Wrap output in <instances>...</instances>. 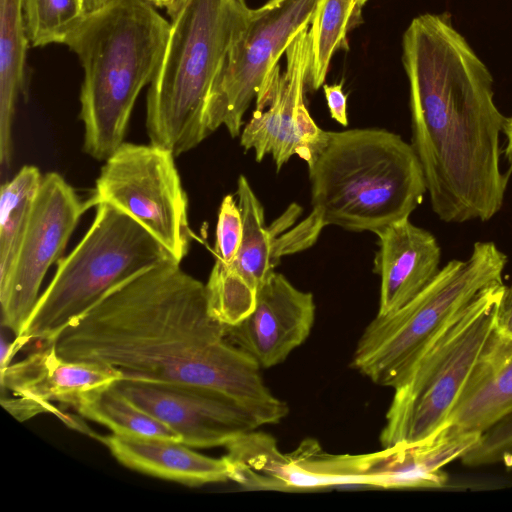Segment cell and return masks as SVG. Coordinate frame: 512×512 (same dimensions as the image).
Here are the masks:
<instances>
[{
    "instance_id": "obj_14",
    "label": "cell",
    "mask_w": 512,
    "mask_h": 512,
    "mask_svg": "<svg viewBox=\"0 0 512 512\" xmlns=\"http://www.w3.org/2000/svg\"><path fill=\"white\" fill-rule=\"evenodd\" d=\"M315 314L312 293L299 290L274 271L258 289L254 310L241 322L226 327L227 337L261 368H271L306 341Z\"/></svg>"
},
{
    "instance_id": "obj_8",
    "label": "cell",
    "mask_w": 512,
    "mask_h": 512,
    "mask_svg": "<svg viewBox=\"0 0 512 512\" xmlns=\"http://www.w3.org/2000/svg\"><path fill=\"white\" fill-rule=\"evenodd\" d=\"M504 283L485 288L422 351L394 394L382 447L420 442L446 422L496 328Z\"/></svg>"
},
{
    "instance_id": "obj_22",
    "label": "cell",
    "mask_w": 512,
    "mask_h": 512,
    "mask_svg": "<svg viewBox=\"0 0 512 512\" xmlns=\"http://www.w3.org/2000/svg\"><path fill=\"white\" fill-rule=\"evenodd\" d=\"M225 448L233 482L251 490L293 491L291 453H282L273 436L253 430Z\"/></svg>"
},
{
    "instance_id": "obj_24",
    "label": "cell",
    "mask_w": 512,
    "mask_h": 512,
    "mask_svg": "<svg viewBox=\"0 0 512 512\" xmlns=\"http://www.w3.org/2000/svg\"><path fill=\"white\" fill-rule=\"evenodd\" d=\"M357 0H318L309 23L311 62L307 85L318 90L325 84L334 54L347 50V34L361 15Z\"/></svg>"
},
{
    "instance_id": "obj_1",
    "label": "cell",
    "mask_w": 512,
    "mask_h": 512,
    "mask_svg": "<svg viewBox=\"0 0 512 512\" xmlns=\"http://www.w3.org/2000/svg\"><path fill=\"white\" fill-rule=\"evenodd\" d=\"M226 327L209 311L205 284L172 258L110 289L51 341L65 360L107 368L123 380L213 390L261 425L280 422L287 403Z\"/></svg>"
},
{
    "instance_id": "obj_11",
    "label": "cell",
    "mask_w": 512,
    "mask_h": 512,
    "mask_svg": "<svg viewBox=\"0 0 512 512\" xmlns=\"http://www.w3.org/2000/svg\"><path fill=\"white\" fill-rule=\"evenodd\" d=\"M285 56L284 71L277 64L270 72L240 134L244 150H253L257 162L271 155L277 172L294 155L308 164L326 137L304 102L311 62L309 25L293 38Z\"/></svg>"
},
{
    "instance_id": "obj_30",
    "label": "cell",
    "mask_w": 512,
    "mask_h": 512,
    "mask_svg": "<svg viewBox=\"0 0 512 512\" xmlns=\"http://www.w3.org/2000/svg\"><path fill=\"white\" fill-rule=\"evenodd\" d=\"M323 91L331 118L342 126H347V95L343 92L342 83L324 84Z\"/></svg>"
},
{
    "instance_id": "obj_25",
    "label": "cell",
    "mask_w": 512,
    "mask_h": 512,
    "mask_svg": "<svg viewBox=\"0 0 512 512\" xmlns=\"http://www.w3.org/2000/svg\"><path fill=\"white\" fill-rule=\"evenodd\" d=\"M42 178L37 167L27 165L1 186L0 286L6 282L17 257Z\"/></svg>"
},
{
    "instance_id": "obj_26",
    "label": "cell",
    "mask_w": 512,
    "mask_h": 512,
    "mask_svg": "<svg viewBox=\"0 0 512 512\" xmlns=\"http://www.w3.org/2000/svg\"><path fill=\"white\" fill-rule=\"evenodd\" d=\"M205 286L211 315L226 326L241 322L255 308L258 290L219 260Z\"/></svg>"
},
{
    "instance_id": "obj_32",
    "label": "cell",
    "mask_w": 512,
    "mask_h": 512,
    "mask_svg": "<svg viewBox=\"0 0 512 512\" xmlns=\"http://www.w3.org/2000/svg\"><path fill=\"white\" fill-rule=\"evenodd\" d=\"M22 349L20 342L15 338L12 342H7L2 336L1 340V357L0 372L5 370L12 363L13 357Z\"/></svg>"
},
{
    "instance_id": "obj_37",
    "label": "cell",
    "mask_w": 512,
    "mask_h": 512,
    "mask_svg": "<svg viewBox=\"0 0 512 512\" xmlns=\"http://www.w3.org/2000/svg\"><path fill=\"white\" fill-rule=\"evenodd\" d=\"M367 1H368V0H357V3H358V5H359V7H360V8H362V7L365 5V3H366Z\"/></svg>"
},
{
    "instance_id": "obj_21",
    "label": "cell",
    "mask_w": 512,
    "mask_h": 512,
    "mask_svg": "<svg viewBox=\"0 0 512 512\" xmlns=\"http://www.w3.org/2000/svg\"><path fill=\"white\" fill-rule=\"evenodd\" d=\"M29 39L22 0H0V165L12 160V127L16 105L26 91Z\"/></svg>"
},
{
    "instance_id": "obj_34",
    "label": "cell",
    "mask_w": 512,
    "mask_h": 512,
    "mask_svg": "<svg viewBox=\"0 0 512 512\" xmlns=\"http://www.w3.org/2000/svg\"><path fill=\"white\" fill-rule=\"evenodd\" d=\"M188 0H167L166 2V12L168 16L173 19L183 8Z\"/></svg>"
},
{
    "instance_id": "obj_36",
    "label": "cell",
    "mask_w": 512,
    "mask_h": 512,
    "mask_svg": "<svg viewBox=\"0 0 512 512\" xmlns=\"http://www.w3.org/2000/svg\"><path fill=\"white\" fill-rule=\"evenodd\" d=\"M156 7L165 8L167 0H147Z\"/></svg>"
},
{
    "instance_id": "obj_10",
    "label": "cell",
    "mask_w": 512,
    "mask_h": 512,
    "mask_svg": "<svg viewBox=\"0 0 512 512\" xmlns=\"http://www.w3.org/2000/svg\"><path fill=\"white\" fill-rule=\"evenodd\" d=\"M318 0H269L251 9L248 25L223 60L203 114L207 137L224 126L241 134L243 116L293 38L309 25Z\"/></svg>"
},
{
    "instance_id": "obj_27",
    "label": "cell",
    "mask_w": 512,
    "mask_h": 512,
    "mask_svg": "<svg viewBox=\"0 0 512 512\" xmlns=\"http://www.w3.org/2000/svg\"><path fill=\"white\" fill-rule=\"evenodd\" d=\"M30 45L42 47L63 43L68 32L83 17L79 0H22Z\"/></svg>"
},
{
    "instance_id": "obj_12",
    "label": "cell",
    "mask_w": 512,
    "mask_h": 512,
    "mask_svg": "<svg viewBox=\"0 0 512 512\" xmlns=\"http://www.w3.org/2000/svg\"><path fill=\"white\" fill-rule=\"evenodd\" d=\"M89 209L58 173L43 176L29 222L6 282L0 286L2 324L19 336L39 298L49 267L59 260L81 216Z\"/></svg>"
},
{
    "instance_id": "obj_31",
    "label": "cell",
    "mask_w": 512,
    "mask_h": 512,
    "mask_svg": "<svg viewBox=\"0 0 512 512\" xmlns=\"http://www.w3.org/2000/svg\"><path fill=\"white\" fill-rule=\"evenodd\" d=\"M496 329L512 335V286L505 287L496 312Z\"/></svg>"
},
{
    "instance_id": "obj_29",
    "label": "cell",
    "mask_w": 512,
    "mask_h": 512,
    "mask_svg": "<svg viewBox=\"0 0 512 512\" xmlns=\"http://www.w3.org/2000/svg\"><path fill=\"white\" fill-rule=\"evenodd\" d=\"M243 237V221L234 196L228 194L221 201L215 233L216 260L231 265L236 259Z\"/></svg>"
},
{
    "instance_id": "obj_15",
    "label": "cell",
    "mask_w": 512,
    "mask_h": 512,
    "mask_svg": "<svg viewBox=\"0 0 512 512\" xmlns=\"http://www.w3.org/2000/svg\"><path fill=\"white\" fill-rule=\"evenodd\" d=\"M480 436L444 426L417 443L397 444L369 454L352 455V470L358 486L439 488L448 480L443 467L461 458Z\"/></svg>"
},
{
    "instance_id": "obj_18",
    "label": "cell",
    "mask_w": 512,
    "mask_h": 512,
    "mask_svg": "<svg viewBox=\"0 0 512 512\" xmlns=\"http://www.w3.org/2000/svg\"><path fill=\"white\" fill-rule=\"evenodd\" d=\"M511 412L512 335L495 328L442 427L482 434Z\"/></svg>"
},
{
    "instance_id": "obj_35",
    "label": "cell",
    "mask_w": 512,
    "mask_h": 512,
    "mask_svg": "<svg viewBox=\"0 0 512 512\" xmlns=\"http://www.w3.org/2000/svg\"><path fill=\"white\" fill-rule=\"evenodd\" d=\"M111 0H79L82 11L84 14L99 9Z\"/></svg>"
},
{
    "instance_id": "obj_3",
    "label": "cell",
    "mask_w": 512,
    "mask_h": 512,
    "mask_svg": "<svg viewBox=\"0 0 512 512\" xmlns=\"http://www.w3.org/2000/svg\"><path fill=\"white\" fill-rule=\"evenodd\" d=\"M154 7L147 0H111L84 14L63 40L84 71L83 150L96 160L124 142L138 95L162 64L171 22Z\"/></svg>"
},
{
    "instance_id": "obj_4",
    "label": "cell",
    "mask_w": 512,
    "mask_h": 512,
    "mask_svg": "<svg viewBox=\"0 0 512 512\" xmlns=\"http://www.w3.org/2000/svg\"><path fill=\"white\" fill-rule=\"evenodd\" d=\"M307 165L311 213L324 227L374 233L409 218L427 192L412 144L385 129L326 131Z\"/></svg>"
},
{
    "instance_id": "obj_17",
    "label": "cell",
    "mask_w": 512,
    "mask_h": 512,
    "mask_svg": "<svg viewBox=\"0 0 512 512\" xmlns=\"http://www.w3.org/2000/svg\"><path fill=\"white\" fill-rule=\"evenodd\" d=\"M120 379L119 373L107 368L63 359L52 341L42 342L37 350L0 372L2 392L7 390L57 415L53 402L72 408L85 393Z\"/></svg>"
},
{
    "instance_id": "obj_7",
    "label": "cell",
    "mask_w": 512,
    "mask_h": 512,
    "mask_svg": "<svg viewBox=\"0 0 512 512\" xmlns=\"http://www.w3.org/2000/svg\"><path fill=\"white\" fill-rule=\"evenodd\" d=\"M96 207L90 228L73 251L58 260L54 277L17 336L24 346L53 340L110 289L174 258L128 215L107 204Z\"/></svg>"
},
{
    "instance_id": "obj_2",
    "label": "cell",
    "mask_w": 512,
    "mask_h": 512,
    "mask_svg": "<svg viewBox=\"0 0 512 512\" xmlns=\"http://www.w3.org/2000/svg\"><path fill=\"white\" fill-rule=\"evenodd\" d=\"M412 146L440 220L487 221L502 207L508 175L500 170L506 117L494 102L493 77L448 13L415 17L403 34Z\"/></svg>"
},
{
    "instance_id": "obj_20",
    "label": "cell",
    "mask_w": 512,
    "mask_h": 512,
    "mask_svg": "<svg viewBox=\"0 0 512 512\" xmlns=\"http://www.w3.org/2000/svg\"><path fill=\"white\" fill-rule=\"evenodd\" d=\"M236 197L243 221V237L235 261L228 266L258 290L280 260L278 235L294 222L301 209L291 205L285 214L266 227L263 205L245 175L237 180Z\"/></svg>"
},
{
    "instance_id": "obj_28",
    "label": "cell",
    "mask_w": 512,
    "mask_h": 512,
    "mask_svg": "<svg viewBox=\"0 0 512 512\" xmlns=\"http://www.w3.org/2000/svg\"><path fill=\"white\" fill-rule=\"evenodd\" d=\"M461 461L472 467L503 464L512 470V412L483 432Z\"/></svg>"
},
{
    "instance_id": "obj_16",
    "label": "cell",
    "mask_w": 512,
    "mask_h": 512,
    "mask_svg": "<svg viewBox=\"0 0 512 512\" xmlns=\"http://www.w3.org/2000/svg\"><path fill=\"white\" fill-rule=\"evenodd\" d=\"M374 233L378 245L374 272L380 277L377 315L384 316L403 307L434 279L440 270L441 249L429 231L409 218Z\"/></svg>"
},
{
    "instance_id": "obj_6",
    "label": "cell",
    "mask_w": 512,
    "mask_h": 512,
    "mask_svg": "<svg viewBox=\"0 0 512 512\" xmlns=\"http://www.w3.org/2000/svg\"><path fill=\"white\" fill-rule=\"evenodd\" d=\"M507 256L493 242H476L466 260H452L412 300L366 326L351 366L394 388L428 344L487 287L503 283Z\"/></svg>"
},
{
    "instance_id": "obj_23",
    "label": "cell",
    "mask_w": 512,
    "mask_h": 512,
    "mask_svg": "<svg viewBox=\"0 0 512 512\" xmlns=\"http://www.w3.org/2000/svg\"><path fill=\"white\" fill-rule=\"evenodd\" d=\"M72 409L115 435L181 442L178 433L129 401L113 384L85 393Z\"/></svg>"
},
{
    "instance_id": "obj_5",
    "label": "cell",
    "mask_w": 512,
    "mask_h": 512,
    "mask_svg": "<svg viewBox=\"0 0 512 512\" xmlns=\"http://www.w3.org/2000/svg\"><path fill=\"white\" fill-rule=\"evenodd\" d=\"M250 14L246 0H188L171 19L165 55L147 92L151 144L177 157L207 137L203 114L210 87Z\"/></svg>"
},
{
    "instance_id": "obj_9",
    "label": "cell",
    "mask_w": 512,
    "mask_h": 512,
    "mask_svg": "<svg viewBox=\"0 0 512 512\" xmlns=\"http://www.w3.org/2000/svg\"><path fill=\"white\" fill-rule=\"evenodd\" d=\"M165 148L123 142L105 160L88 208L110 205L143 226L179 262L187 255L192 232L188 198Z\"/></svg>"
},
{
    "instance_id": "obj_13",
    "label": "cell",
    "mask_w": 512,
    "mask_h": 512,
    "mask_svg": "<svg viewBox=\"0 0 512 512\" xmlns=\"http://www.w3.org/2000/svg\"><path fill=\"white\" fill-rule=\"evenodd\" d=\"M129 401L164 423L192 448L226 447L261 423L222 393L192 386L120 379L113 383Z\"/></svg>"
},
{
    "instance_id": "obj_19",
    "label": "cell",
    "mask_w": 512,
    "mask_h": 512,
    "mask_svg": "<svg viewBox=\"0 0 512 512\" xmlns=\"http://www.w3.org/2000/svg\"><path fill=\"white\" fill-rule=\"evenodd\" d=\"M98 439L120 464L149 476L191 487L233 480L225 456L210 457L181 442L115 434Z\"/></svg>"
},
{
    "instance_id": "obj_33",
    "label": "cell",
    "mask_w": 512,
    "mask_h": 512,
    "mask_svg": "<svg viewBox=\"0 0 512 512\" xmlns=\"http://www.w3.org/2000/svg\"><path fill=\"white\" fill-rule=\"evenodd\" d=\"M507 137V146L505 149V156L509 162L510 169H512V116L506 118L503 131Z\"/></svg>"
}]
</instances>
